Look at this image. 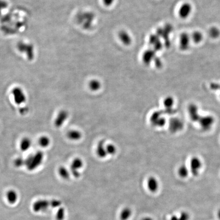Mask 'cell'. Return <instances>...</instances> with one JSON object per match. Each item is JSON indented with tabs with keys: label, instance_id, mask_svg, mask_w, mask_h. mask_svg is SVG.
Here are the masks:
<instances>
[{
	"label": "cell",
	"instance_id": "obj_23",
	"mask_svg": "<svg viewBox=\"0 0 220 220\" xmlns=\"http://www.w3.org/2000/svg\"><path fill=\"white\" fill-rule=\"evenodd\" d=\"M178 174L181 178H185L187 177L189 174V170L187 167L185 165H182L179 167L178 170Z\"/></svg>",
	"mask_w": 220,
	"mask_h": 220
},
{
	"label": "cell",
	"instance_id": "obj_8",
	"mask_svg": "<svg viewBox=\"0 0 220 220\" xmlns=\"http://www.w3.org/2000/svg\"><path fill=\"white\" fill-rule=\"evenodd\" d=\"M84 163L80 158H76L73 160L71 164V172L75 177H79L80 176L79 170L82 169Z\"/></svg>",
	"mask_w": 220,
	"mask_h": 220
},
{
	"label": "cell",
	"instance_id": "obj_2",
	"mask_svg": "<svg viewBox=\"0 0 220 220\" xmlns=\"http://www.w3.org/2000/svg\"><path fill=\"white\" fill-rule=\"evenodd\" d=\"M43 154L42 152H36V153L32 154L26 160V167L29 170H33L36 169L43 161Z\"/></svg>",
	"mask_w": 220,
	"mask_h": 220
},
{
	"label": "cell",
	"instance_id": "obj_22",
	"mask_svg": "<svg viewBox=\"0 0 220 220\" xmlns=\"http://www.w3.org/2000/svg\"><path fill=\"white\" fill-rule=\"evenodd\" d=\"M38 144L41 147H48L51 144V140L47 136H42L38 140Z\"/></svg>",
	"mask_w": 220,
	"mask_h": 220
},
{
	"label": "cell",
	"instance_id": "obj_1",
	"mask_svg": "<svg viewBox=\"0 0 220 220\" xmlns=\"http://www.w3.org/2000/svg\"><path fill=\"white\" fill-rule=\"evenodd\" d=\"M61 205V202L60 201L54 199L52 200H39L36 201L33 205L34 211L36 212H45L48 210L50 207L56 208L59 207Z\"/></svg>",
	"mask_w": 220,
	"mask_h": 220
},
{
	"label": "cell",
	"instance_id": "obj_19",
	"mask_svg": "<svg viewBox=\"0 0 220 220\" xmlns=\"http://www.w3.org/2000/svg\"><path fill=\"white\" fill-rule=\"evenodd\" d=\"M119 39L121 42L124 45H129L132 42L131 37L130 35L128 34V32L125 31H121L119 34Z\"/></svg>",
	"mask_w": 220,
	"mask_h": 220
},
{
	"label": "cell",
	"instance_id": "obj_20",
	"mask_svg": "<svg viewBox=\"0 0 220 220\" xmlns=\"http://www.w3.org/2000/svg\"><path fill=\"white\" fill-rule=\"evenodd\" d=\"M88 87L91 91H97L101 88V83L98 79H92L89 82Z\"/></svg>",
	"mask_w": 220,
	"mask_h": 220
},
{
	"label": "cell",
	"instance_id": "obj_3",
	"mask_svg": "<svg viewBox=\"0 0 220 220\" xmlns=\"http://www.w3.org/2000/svg\"><path fill=\"white\" fill-rule=\"evenodd\" d=\"M164 114V113L161 111H156L153 113L150 117V122L152 125L157 128L164 126L166 122Z\"/></svg>",
	"mask_w": 220,
	"mask_h": 220
},
{
	"label": "cell",
	"instance_id": "obj_26",
	"mask_svg": "<svg viewBox=\"0 0 220 220\" xmlns=\"http://www.w3.org/2000/svg\"><path fill=\"white\" fill-rule=\"evenodd\" d=\"M192 39L195 43H198L200 42L203 39L202 33L199 31L195 32L192 35Z\"/></svg>",
	"mask_w": 220,
	"mask_h": 220
},
{
	"label": "cell",
	"instance_id": "obj_21",
	"mask_svg": "<svg viewBox=\"0 0 220 220\" xmlns=\"http://www.w3.org/2000/svg\"><path fill=\"white\" fill-rule=\"evenodd\" d=\"M132 211L129 207H125L121 210L120 214V219L121 220H128L131 217Z\"/></svg>",
	"mask_w": 220,
	"mask_h": 220
},
{
	"label": "cell",
	"instance_id": "obj_7",
	"mask_svg": "<svg viewBox=\"0 0 220 220\" xmlns=\"http://www.w3.org/2000/svg\"><path fill=\"white\" fill-rule=\"evenodd\" d=\"M202 167V162L200 159L197 156H194L190 161V168L191 172L193 175L196 176L199 174Z\"/></svg>",
	"mask_w": 220,
	"mask_h": 220
},
{
	"label": "cell",
	"instance_id": "obj_25",
	"mask_svg": "<svg viewBox=\"0 0 220 220\" xmlns=\"http://www.w3.org/2000/svg\"><path fill=\"white\" fill-rule=\"evenodd\" d=\"M106 147L108 155L114 156V154H116V152H117V148L114 144H107L106 145Z\"/></svg>",
	"mask_w": 220,
	"mask_h": 220
},
{
	"label": "cell",
	"instance_id": "obj_33",
	"mask_svg": "<svg viewBox=\"0 0 220 220\" xmlns=\"http://www.w3.org/2000/svg\"><path fill=\"white\" fill-rule=\"evenodd\" d=\"M142 220H153V219H152L151 218H150V217H145V218H143Z\"/></svg>",
	"mask_w": 220,
	"mask_h": 220
},
{
	"label": "cell",
	"instance_id": "obj_15",
	"mask_svg": "<svg viewBox=\"0 0 220 220\" xmlns=\"http://www.w3.org/2000/svg\"><path fill=\"white\" fill-rule=\"evenodd\" d=\"M82 136L81 132L76 129L70 130L67 134V137L71 141H78L81 139Z\"/></svg>",
	"mask_w": 220,
	"mask_h": 220
},
{
	"label": "cell",
	"instance_id": "obj_24",
	"mask_svg": "<svg viewBox=\"0 0 220 220\" xmlns=\"http://www.w3.org/2000/svg\"><path fill=\"white\" fill-rule=\"evenodd\" d=\"M60 176L64 179H68L70 177V171L65 167H61L58 170Z\"/></svg>",
	"mask_w": 220,
	"mask_h": 220
},
{
	"label": "cell",
	"instance_id": "obj_28",
	"mask_svg": "<svg viewBox=\"0 0 220 220\" xmlns=\"http://www.w3.org/2000/svg\"><path fill=\"white\" fill-rule=\"evenodd\" d=\"M65 216V210L63 207H61L58 209L56 215L57 220H63Z\"/></svg>",
	"mask_w": 220,
	"mask_h": 220
},
{
	"label": "cell",
	"instance_id": "obj_10",
	"mask_svg": "<svg viewBox=\"0 0 220 220\" xmlns=\"http://www.w3.org/2000/svg\"><path fill=\"white\" fill-rule=\"evenodd\" d=\"M188 113L191 119L194 122H198L201 116L199 113L198 106L194 104H190L188 107Z\"/></svg>",
	"mask_w": 220,
	"mask_h": 220
},
{
	"label": "cell",
	"instance_id": "obj_16",
	"mask_svg": "<svg viewBox=\"0 0 220 220\" xmlns=\"http://www.w3.org/2000/svg\"><path fill=\"white\" fill-rule=\"evenodd\" d=\"M190 42V39L189 37L187 34L183 33L182 35H181L180 38V46L181 50H187L189 45Z\"/></svg>",
	"mask_w": 220,
	"mask_h": 220
},
{
	"label": "cell",
	"instance_id": "obj_29",
	"mask_svg": "<svg viewBox=\"0 0 220 220\" xmlns=\"http://www.w3.org/2000/svg\"><path fill=\"white\" fill-rule=\"evenodd\" d=\"M115 0H103V3L106 6H111L114 3Z\"/></svg>",
	"mask_w": 220,
	"mask_h": 220
},
{
	"label": "cell",
	"instance_id": "obj_18",
	"mask_svg": "<svg viewBox=\"0 0 220 220\" xmlns=\"http://www.w3.org/2000/svg\"><path fill=\"white\" fill-rule=\"evenodd\" d=\"M7 200L9 203L11 204L15 203L18 198V195L17 192L14 190H9L6 194Z\"/></svg>",
	"mask_w": 220,
	"mask_h": 220
},
{
	"label": "cell",
	"instance_id": "obj_4",
	"mask_svg": "<svg viewBox=\"0 0 220 220\" xmlns=\"http://www.w3.org/2000/svg\"><path fill=\"white\" fill-rule=\"evenodd\" d=\"M201 129L203 131H209L212 129L215 123V118L211 115L201 116L198 122Z\"/></svg>",
	"mask_w": 220,
	"mask_h": 220
},
{
	"label": "cell",
	"instance_id": "obj_27",
	"mask_svg": "<svg viewBox=\"0 0 220 220\" xmlns=\"http://www.w3.org/2000/svg\"><path fill=\"white\" fill-rule=\"evenodd\" d=\"M209 34L212 38H218L220 35V30L216 27H212L209 31Z\"/></svg>",
	"mask_w": 220,
	"mask_h": 220
},
{
	"label": "cell",
	"instance_id": "obj_32",
	"mask_svg": "<svg viewBox=\"0 0 220 220\" xmlns=\"http://www.w3.org/2000/svg\"><path fill=\"white\" fill-rule=\"evenodd\" d=\"M6 4V3H5V1H2V0H0V11H1V10H2V9H3L4 7V4Z\"/></svg>",
	"mask_w": 220,
	"mask_h": 220
},
{
	"label": "cell",
	"instance_id": "obj_9",
	"mask_svg": "<svg viewBox=\"0 0 220 220\" xmlns=\"http://www.w3.org/2000/svg\"><path fill=\"white\" fill-rule=\"evenodd\" d=\"M174 100L173 98L168 96L164 99V106H165V110L163 112L164 114H167L169 115L174 114L176 113V110L173 109Z\"/></svg>",
	"mask_w": 220,
	"mask_h": 220
},
{
	"label": "cell",
	"instance_id": "obj_14",
	"mask_svg": "<svg viewBox=\"0 0 220 220\" xmlns=\"http://www.w3.org/2000/svg\"><path fill=\"white\" fill-rule=\"evenodd\" d=\"M159 182L154 177H149L147 181L148 189L151 192L155 193L159 189Z\"/></svg>",
	"mask_w": 220,
	"mask_h": 220
},
{
	"label": "cell",
	"instance_id": "obj_12",
	"mask_svg": "<svg viewBox=\"0 0 220 220\" xmlns=\"http://www.w3.org/2000/svg\"><path fill=\"white\" fill-rule=\"evenodd\" d=\"M192 10V6L190 4L185 3L181 6L180 8L179 9V15L181 18L185 19L189 17V15L191 13Z\"/></svg>",
	"mask_w": 220,
	"mask_h": 220
},
{
	"label": "cell",
	"instance_id": "obj_11",
	"mask_svg": "<svg viewBox=\"0 0 220 220\" xmlns=\"http://www.w3.org/2000/svg\"><path fill=\"white\" fill-rule=\"evenodd\" d=\"M68 117V113L67 111L65 110L60 111L57 115L54 122L56 127L58 128L61 127L66 122Z\"/></svg>",
	"mask_w": 220,
	"mask_h": 220
},
{
	"label": "cell",
	"instance_id": "obj_5",
	"mask_svg": "<svg viewBox=\"0 0 220 220\" xmlns=\"http://www.w3.org/2000/svg\"><path fill=\"white\" fill-rule=\"evenodd\" d=\"M184 127V122L179 118H172L169 121V129L173 133H176L182 131Z\"/></svg>",
	"mask_w": 220,
	"mask_h": 220
},
{
	"label": "cell",
	"instance_id": "obj_6",
	"mask_svg": "<svg viewBox=\"0 0 220 220\" xmlns=\"http://www.w3.org/2000/svg\"><path fill=\"white\" fill-rule=\"evenodd\" d=\"M13 100L17 104H22L26 101V96L23 89L19 87H15L12 90Z\"/></svg>",
	"mask_w": 220,
	"mask_h": 220
},
{
	"label": "cell",
	"instance_id": "obj_31",
	"mask_svg": "<svg viewBox=\"0 0 220 220\" xmlns=\"http://www.w3.org/2000/svg\"><path fill=\"white\" fill-rule=\"evenodd\" d=\"M210 87L211 89L213 90H220V85L218 84H215V83H212L210 84Z\"/></svg>",
	"mask_w": 220,
	"mask_h": 220
},
{
	"label": "cell",
	"instance_id": "obj_13",
	"mask_svg": "<svg viewBox=\"0 0 220 220\" xmlns=\"http://www.w3.org/2000/svg\"><path fill=\"white\" fill-rule=\"evenodd\" d=\"M105 142L104 140H101L98 143L96 147V154L100 158H104L108 156L107 150H106Z\"/></svg>",
	"mask_w": 220,
	"mask_h": 220
},
{
	"label": "cell",
	"instance_id": "obj_17",
	"mask_svg": "<svg viewBox=\"0 0 220 220\" xmlns=\"http://www.w3.org/2000/svg\"><path fill=\"white\" fill-rule=\"evenodd\" d=\"M32 141L29 138H24L20 143V147L22 151H26L31 147Z\"/></svg>",
	"mask_w": 220,
	"mask_h": 220
},
{
	"label": "cell",
	"instance_id": "obj_30",
	"mask_svg": "<svg viewBox=\"0 0 220 220\" xmlns=\"http://www.w3.org/2000/svg\"><path fill=\"white\" fill-rule=\"evenodd\" d=\"M23 164V160L22 158H19V159H17L15 160V165L17 167H20V166H22Z\"/></svg>",
	"mask_w": 220,
	"mask_h": 220
}]
</instances>
